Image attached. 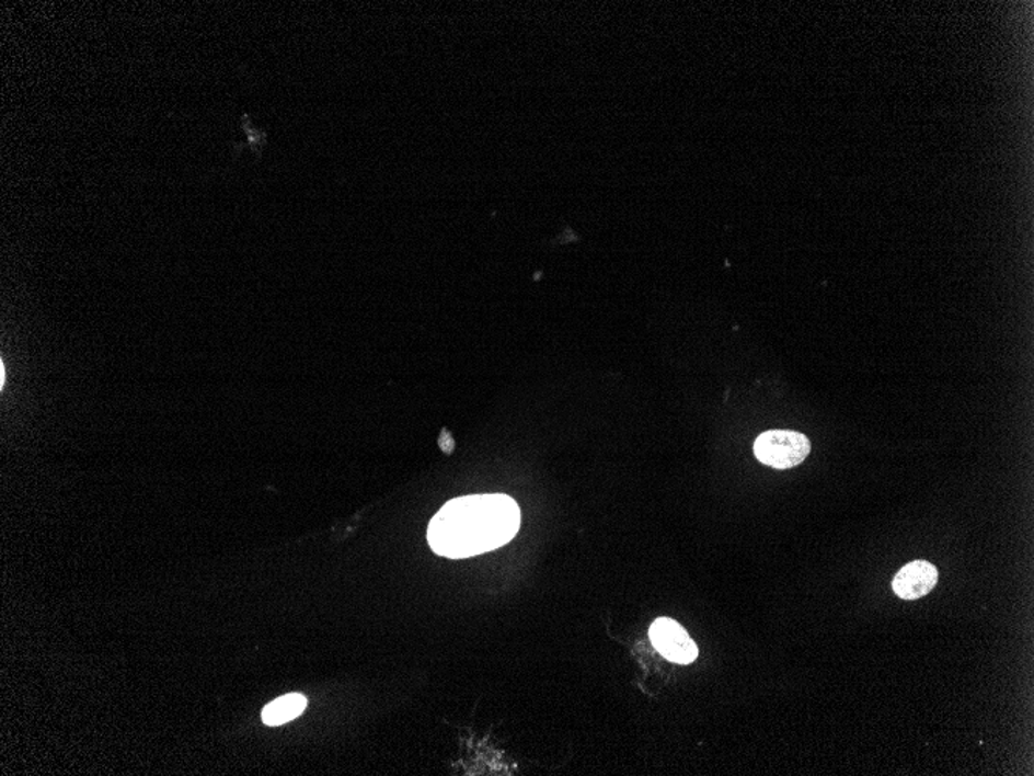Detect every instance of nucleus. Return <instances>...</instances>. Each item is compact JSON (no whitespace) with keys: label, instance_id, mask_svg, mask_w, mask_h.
<instances>
[{"label":"nucleus","instance_id":"nucleus-1","mask_svg":"<svg viewBox=\"0 0 1034 776\" xmlns=\"http://www.w3.org/2000/svg\"><path fill=\"white\" fill-rule=\"evenodd\" d=\"M519 505L507 494H473L446 502L430 520L428 541L446 558H470L512 541L519 530Z\"/></svg>","mask_w":1034,"mask_h":776},{"label":"nucleus","instance_id":"nucleus-2","mask_svg":"<svg viewBox=\"0 0 1034 776\" xmlns=\"http://www.w3.org/2000/svg\"><path fill=\"white\" fill-rule=\"evenodd\" d=\"M811 441L804 434L790 430H770L755 442L759 463L778 470H789L803 464L811 455Z\"/></svg>","mask_w":1034,"mask_h":776},{"label":"nucleus","instance_id":"nucleus-3","mask_svg":"<svg viewBox=\"0 0 1034 776\" xmlns=\"http://www.w3.org/2000/svg\"><path fill=\"white\" fill-rule=\"evenodd\" d=\"M650 639L655 650L669 662L689 665L699 658V648L687 629L669 617H660L651 625Z\"/></svg>","mask_w":1034,"mask_h":776},{"label":"nucleus","instance_id":"nucleus-4","mask_svg":"<svg viewBox=\"0 0 1034 776\" xmlns=\"http://www.w3.org/2000/svg\"><path fill=\"white\" fill-rule=\"evenodd\" d=\"M939 583V571L931 562L919 560L908 562L892 581V590L898 598L912 602L927 597Z\"/></svg>","mask_w":1034,"mask_h":776},{"label":"nucleus","instance_id":"nucleus-5","mask_svg":"<svg viewBox=\"0 0 1034 776\" xmlns=\"http://www.w3.org/2000/svg\"><path fill=\"white\" fill-rule=\"evenodd\" d=\"M306 707L307 697L291 693L268 704L262 711V721L267 726H280V723L294 721L306 710Z\"/></svg>","mask_w":1034,"mask_h":776},{"label":"nucleus","instance_id":"nucleus-6","mask_svg":"<svg viewBox=\"0 0 1034 776\" xmlns=\"http://www.w3.org/2000/svg\"><path fill=\"white\" fill-rule=\"evenodd\" d=\"M241 126L243 133L246 135V140H249L250 148L253 149V152L256 153L258 159L262 153V148L267 145V130L254 129L253 125H251L249 115H242Z\"/></svg>","mask_w":1034,"mask_h":776}]
</instances>
